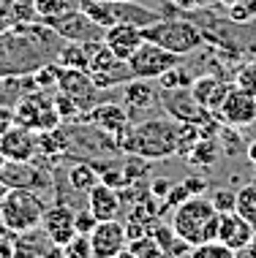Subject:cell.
<instances>
[{"mask_svg": "<svg viewBox=\"0 0 256 258\" xmlns=\"http://www.w3.org/2000/svg\"><path fill=\"white\" fill-rule=\"evenodd\" d=\"M14 122H17V114H14V109L0 106V134H6V131H9Z\"/></svg>", "mask_w": 256, "mask_h": 258, "instance_id": "f6af8a7d", "label": "cell"}, {"mask_svg": "<svg viewBox=\"0 0 256 258\" xmlns=\"http://www.w3.org/2000/svg\"><path fill=\"white\" fill-rule=\"evenodd\" d=\"M58 66L63 68H77V71H87L90 68V49L87 44H77V41H66L58 52Z\"/></svg>", "mask_w": 256, "mask_h": 258, "instance_id": "f1b7e54d", "label": "cell"}, {"mask_svg": "<svg viewBox=\"0 0 256 258\" xmlns=\"http://www.w3.org/2000/svg\"><path fill=\"white\" fill-rule=\"evenodd\" d=\"M98 226V218H95L90 209H77L74 212V228H77V234H93V228Z\"/></svg>", "mask_w": 256, "mask_h": 258, "instance_id": "b9f144b4", "label": "cell"}, {"mask_svg": "<svg viewBox=\"0 0 256 258\" xmlns=\"http://www.w3.org/2000/svg\"><path fill=\"white\" fill-rule=\"evenodd\" d=\"M191 193H188V187H185L183 182H177V185H172L169 187V193L164 196V204H167V209H175V207H180L185 199H188Z\"/></svg>", "mask_w": 256, "mask_h": 258, "instance_id": "7bdbcfd3", "label": "cell"}, {"mask_svg": "<svg viewBox=\"0 0 256 258\" xmlns=\"http://www.w3.org/2000/svg\"><path fill=\"white\" fill-rule=\"evenodd\" d=\"M44 199L36 190H25V187H9L3 204H0V226L6 228L11 236L25 234L30 228L41 226L44 218Z\"/></svg>", "mask_w": 256, "mask_h": 258, "instance_id": "277c9868", "label": "cell"}, {"mask_svg": "<svg viewBox=\"0 0 256 258\" xmlns=\"http://www.w3.org/2000/svg\"><path fill=\"white\" fill-rule=\"evenodd\" d=\"M216 117L221 122L232 125V128H248V125L256 122V95L232 85Z\"/></svg>", "mask_w": 256, "mask_h": 258, "instance_id": "7c38bea8", "label": "cell"}, {"mask_svg": "<svg viewBox=\"0 0 256 258\" xmlns=\"http://www.w3.org/2000/svg\"><path fill=\"white\" fill-rule=\"evenodd\" d=\"M123 255H131V258H161V247H158V242L153 239L150 234H144L139 236V239H134V242H128L126 250H123Z\"/></svg>", "mask_w": 256, "mask_h": 258, "instance_id": "1f68e13d", "label": "cell"}, {"mask_svg": "<svg viewBox=\"0 0 256 258\" xmlns=\"http://www.w3.org/2000/svg\"><path fill=\"white\" fill-rule=\"evenodd\" d=\"M156 82H158V90H183V87L193 85V74L183 66V62H177L169 71H164Z\"/></svg>", "mask_w": 256, "mask_h": 258, "instance_id": "f546056e", "label": "cell"}, {"mask_svg": "<svg viewBox=\"0 0 256 258\" xmlns=\"http://www.w3.org/2000/svg\"><path fill=\"white\" fill-rule=\"evenodd\" d=\"M158 103H161V109L177 122L204 125V122L216 120V114H210L202 103L193 98L188 87H183V90H158Z\"/></svg>", "mask_w": 256, "mask_h": 258, "instance_id": "30bf717a", "label": "cell"}, {"mask_svg": "<svg viewBox=\"0 0 256 258\" xmlns=\"http://www.w3.org/2000/svg\"><path fill=\"white\" fill-rule=\"evenodd\" d=\"M218 155H221V142H218V136H199L196 144L188 150L185 160H188L193 169L207 171V169H213V166L218 163Z\"/></svg>", "mask_w": 256, "mask_h": 258, "instance_id": "484cf974", "label": "cell"}, {"mask_svg": "<svg viewBox=\"0 0 256 258\" xmlns=\"http://www.w3.org/2000/svg\"><path fill=\"white\" fill-rule=\"evenodd\" d=\"M234 212L240 218H245L251 226H256V182H248L243 187H237V204Z\"/></svg>", "mask_w": 256, "mask_h": 258, "instance_id": "4dcf8cb0", "label": "cell"}, {"mask_svg": "<svg viewBox=\"0 0 256 258\" xmlns=\"http://www.w3.org/2000/svg\"><path fill=\"white\" fill-rule=\"evenodd\" d=\"M38 152L41 158L49 160V166H55V160L68 155V131L66 125H58V128L49 131H38Z\"/></svg>", "mask_w": 256, "mask_h": 258, "instance_id": "cb8c5ba5", "label": "cell"}, {"mask_svg": "<svg viewBox=\"0 0 256 258\" xmlns=\"http://www.w3.org/2000/svg\"><path fill=\"white\" fill-rule=\"evenodd\" d=\"M66 258H93V245H90V236L87 234H77L71 242L63 247Z\"/></svg>", "mask_w": 256, "mask_h": 258, "instance_id": "f35d334b", "label": "cell"}, {"mask_svg": "<svg viewBox=\"0 0 256 258\" xmlns=\"http://www.w3.org/2000/svg\"><path fill=\"white\" fill-rule=\"evenodd\" d=\"M0 179L9 187H25V190H52L55 179H52V169L38 166L36 160H3L0 166Z\"/></svg>", "mask_w": 256, "mask_h": 258, "instance_id": "ba28073f", "label": "cell"}, {"mask_svg": "<svg viewBox=\"0 0 256 258\" xmlns=\"http://www.w3.org/2000/svg\"><path fill=\"white\" fill-rule=\"evenodd\" d=\"M6 193H9V185L0 179V204H3V199H6Z\"/></svg>", "mask_w": 256, "mask_h": 258, "instance_id": "816d5d0a", "label": "cell"}, {"mask_svg": "<svg viewBox=\"0 0 256 258\" xmlns=\"http://www.w3.org/2000/svg\"><path fill=\"white\" fill-rule=\"evenodd\" d=\"M52 103H55V109H58V114H60V120H63V122L79 120L82 111H79V106H77V103H74L71 98H68L66 93H58V95L52 98Z\"/></svg>", "mask_w": 256, "mask_h": 258, "instance_id": "ab89813d", "label": "cell"}, {"mask_svg": "<svg viewBox=\"0 0 256 258\" xmlns=\"http://www.w3.org/2000/svg\"><path fill=\"white\" fill-rule=\"evenodd\" d=\"M172 3H175L177 9H185V11H188V9H196L199 0H172Z\"/></svg>", "mask_w": 256, "mask_h": 258, "instance_id": "7dc6e473", "label": "cell"}, {"mask_svg": "<svg viewBox=\"0 0 256 258\" xmlns=\"http://www.w3.org/2000/svg\"><path fill=\"white\" fill-rule=\"evenodd\" d=\"M245 155H248V160H251V163H256V139L245 147Z\"/></svg>", "mask_w": 256, "mask_h": 258, "instance_id": "681fc988", "label": "cell"}, {"mask_svg": "<svg viewBox=\"0 0 256 258\" xmlns=\"http://www.w3.org/2000/svg\"><path fill=\"white\" fill-rule=\"evenodd\" d=\"M41 228L46 231V236L55 242L58 247H66L68 242L77 236V228H74V209L58 201V204L44 209V218H41Z\"/></svg>", "mask_w": 256, "mask_h": 258, "instance_id": "2e32d148", "label": "cell"}, {"mask_svg": "<svg viewBox=\"0 0 256 258\" xmlns=\"http://www.w3.org/2000/svg\"><path fill=\"white\" fill-rule=\"evenodd\" d=\"M120 207H123V196H120V190H117V187L104 185V182H98L95 187H90V193H87V209L98 220L117 218V215H120Z\"/></svg>", "mask_w": 256, "mask_h": 258, "instance_id": "7402d4cb", "label": "cell"}, {"mask_svg": "<svg viewBox=\"0 0 256 258\" xmlns=\"http://www.w3.org/2000/svg\"><path fill=\"white\" fill-rule=\"evenodd\" d=\"M199 3H221V6H226V9H229L234 0H199Z\"/></svg>", "mask_w": 256, "mask_h": 258, "instance_id": "f907efd6", "label": "cell"}, {"mask_svg": "<svg viewBox=\"0 0 256 258\" xmlns=\"http://www.w3.org/2000/svg\"><path fill=\"white\" fill-rule=\"evenodd\" d=\"M213 201V207L218 209L221 215L224 212H234V204H237V190H229V187H216V190H210V196H207Z\"/></svg>", "mask_w": 256, "mask_h": 258, "instance_id": "74e56055", "label": "cell"}, {"mask_svg": "<svg viewBox=\"0 0 256 258\" xmlns=\"http://www.w3.org/2000/svg\"><path fill=\"white\" fill-rule=\"evenodd\" d=\"M123 103L134 111H147L153 103H158V90L150 85V79H131L123 90Z\"/></svg>", "mask_w": 256, "mask_h": 258, "instance_id": "d4e9b609", "label": "cell"}, {"mask_svg": "<svg viewBox=\"0 0 256 258\" xmlns=\"http://www.w3.org/2000/svg\"><path fill=\"white\" fill-rule=\"evenodd\" d=\"M58 90L66 93L68 98L79 106V111H87L98 103V87L93 85L87 71H77V68H63L60 66V79Z\"/></svg>", "mask_w": 256, "mask_h": 258, "instance_id": "4fadbf2b", "label": "cell"}, {"mask_svg": "<svg viewBox=\"0 0 256 258\" xmlns=\"http://www.w3.org/2000/svg\"><path fill=\"white\" fill-rule=\"evenodd\" d=\"M240 255H253L256 258V226H253V236H251V245H248Z\"/></svg>", "mask_w": 256, "mask_h": 258, "instance_id": "c3c4849f", "label": "cell"}, {"mask_svg": "<svg viewBox=\"0 0 256 258\" xmlns=\"http://www.w3.org/2000/svg\"><path fill=\"white\" fill-rule=\"evenodd\" d=\"M14 114H17L19 125H25V128H30V131H49V128H58V125L63 122L58 114V109H55V103L41 98L38 93L19 98Z\"/></svg>", "mask_w": 256, "mask_h": 258, "instance_id": "8fae6325", "label": "cell"}, {"mask_svg": "<svg viewBox=\"0 0 256 258\" xmlns=\"http://www.w3.org/2000/svg\"><path fill=\"white\" fill-rule=\"evenodd\" d=\"M0 152L6 160H33L38 155L36 131L14 122L6 134H0Z\"/></svg>", "mask_w": 256, "mask_h": 258, "instance_id": "9a60e30c", "label": "cell"}, {"mask_svg": "<svg viewBox=\"0 0 256 258\" xmlns=\"http://www.w3.org/2000/svg\"><path fill=\"white\" fill-rule=\"evenodd\" d=\"M104 44L112 49L117 57L128 60L139 46L144 44V36H142V27L136 25H128V22H115L112 27H107L104 33Z\"/></svg>", "mask_w": 256, "mask_h": 258, "instance_id": "ffe728a7", "label": "cell"}, {"mask_svg": "<svg viewBox=\"0 0 256 258\" xmlns=\"http://www.w3.org/2000/svg\"><path fill=\"white\" fill-rule=\"evenodd\" d=\"M253 169H256V163H253Z\"/></svg>", "mask_w": 256, "mask_h": 258, "instance_id": "db71d44e", "label": "cell"}, {"mask_svg": "<svg viewBox=\"0 0 256 258\" xmlns=\"http://www.w3.org/2000/svg\"><path fill=\"white\" fill-rule=\"evenodd\" d=\"M234 87L256 95V60L253 62H243V66L237 68V74H234Z\"/></svg>", "mask_w": 256, "mask_h": 258, "instance_id": "8d00e7d4", "label": "cell"}, {"mask_svg": "<svg viewBox=\"0 0 256 258\" xmlns=\"http://www.w3.org/2000/svg\"><path fill=\"white\" fill-rule=\"evenodd\" d=\"M14 255H63V247H58L46 236L44 228H30L25 234H14Z\"/></svg>", "mask_w": 256, "mask_h": 258, "instance_id": "44dd1931", "label": "cell"}, {"mask_svg": "<svg viewBox=\"0 0 256 258\" xmlns=\"http://www.w3.org/2000/svg\"><path fill=\"white\" fill-rule=\"evenodd\" d=\"M38 19H49V17H60V14L77 9V0H33Z\"/></svg>", "mask_w": 256, "mask_h": 258, "instance_id": "836d02e7", "label": "cell"}, {"mask_svg": "<svg viewBox=\"0 0 256 258\" xmlns=\"http://www.w3.org/2000/svg\"><path fill=\"white\" fill-rule=\"evenodd\" d=\"M226 19L232 25H251L256 19V0H234L226 9Z\"/></svg>", "mask_w": 256, "mask_h": 258, "instance_id": "d6a6232c", "label": "cell"}, {"mask_svg": "<svg viewBox=\"0 0 256 258\" xmlns=\"http://www.w3.org/2000/svg\"><path fill=\"white\" fill-rule=\"evenodd\" d=\"M191 255L193 258H232L234 250L226 247L224 242L216 236V239H207V242H202V245H193L191 247Z\"/></svg>", "mask_w": 256, "mask_h": 258, "instance_id": "e575fe53", "label": "cell"}, {"mask_svg": "<svg viewBox=\"0 0 256 258\" xmlns=\"http://www.w3.org/2000/svg\"><path fill=\"white\" fill-rule=\"evenodd\" d=\"M180 62V54L164 49V46L153 44V41H144V44L128 57V68L134 79H158L164 71H169L172 66Z\"/></svg>", "mask_w": 256, "mask_h": 258, "instance_id": "9c48e42d", "label": "cell"}, {"mask_svg": "<svg viewBox=\"0 0 256 258\" xmlns=\"http://www.w3.org/2000/svg\"><path fill=\"white\" fill-rule=\"evenodd\" d=\"M126 223L117 218L112 220H98V226L90 234V245H93V258H115L123 255L126 250Z\"/></svg>", "mask_w": 256, "mask_h": 258, "instance_id": "5bb4252c", "label": "cell"}, {"mask_svg": "<svg viewBox=\"0 0 256 258\" xmlns=\"http://www.w3.org/2000/svg\"><path fill=\"white\" fill-rule=\"evenodd\" d=\"M169 187H172V182L161 177V179H153V182H150V193H153V196H158V199L164 201V196L169 193Z\"/></svg>", "mask_w": 256, "mask_h": 258, "instance_id": "bcb514c9", "label": "cell"}, {"mask_svg": "<svg viewBox=\"0 0 256 258\" xmlns=\"http://www.w3.org/2000/svg\"><path fill=\"white\" fill-rule=\"evenodd\" d=\"M68 131V155L66 158H85V160H98L107 155H115L117 144L115 136H109L107 131L95 128V125H79L74 120L71 125H66Z\"/></svg>", "mask_w": 256, "mask_h": 258, "instance_id": "8992f818", "label": "cell"}, {"mask_svg": "<svg viewBox=\"0 0 256 258\" xmlns=\"http://www.w3.org/2000/svg\"><path fill=\"white\" fill-rule=\"evenodd\" d=\"M142 36H144V41H153V44L180 54V57H185V54H191L193 49H199L202 41H204V36H202V30H199L196 22L167 19V17H161L150 27H142Z\"/></svg>", "mask_w": 256, "mask_h": 258, "instance_id": "5b68a950", "label": "cell"}, {"mask_svg": "<svg viewBox=\"0 0 256 258\" xmlns=\"http://www.w3.org/2000/svg\"><path fill=\"white\" fill-rule=\"evenodd\" d=\"M218 220H221V212L213 207V201L207 196H188L180 207H175L172 228L193 247L207 239H216Z\"/></svg>", "mask_w": 256, "mask_h": 258, "instance_id": "3957f363", "label": "cell"}, {"mask_svg": "<svg viewBox=\"0 0 256 258\" xmlns=\"http://www.w3.org/2000/svg\"><path fill=\"white\" fill-rule=\"evenodd\" d=\"M218 139H224V147H221V150H226L229 155H237V152L243 150V139H240L237 128H232V125H226V122L221 125Z\"/></svg>", "mask_w": 256, "mask_h": 258, "instance_id": "60d3db41", "label": "cell"}, {"mask_svg": "<svg viewBox=\"0 0 256 258\" xmlns=\"http://www.w3.org/2000/svg\"><path fill=\"white\" fill-rule=\"evenodd\" d=\"M14 3H19V6H30L33 0H14Z\"/></svg>", "mask_w": 256, "mask_h": 258, "instance_id": "f5cc1de1", "label": "cell"}, {"mask_svg": "<svg viewBox=\"0 0 256 258\" xmlns=\"http://www.w3.org/2000/svg\"><path fill=\"white\" fill-rule=\"evenodd\" d=\"M218 239L224 242L226 247L234 250V255H240L243 250L251 245V236H253V226L245 218H240L237 212H224L218 220Z\"/></svg>", "mask_w": 256, "mask_h": 258, "instance_id": "d6986e66", "label": "cell"}, {"mask_svg": "<svg viewBox=\"0 0 256 258\" xmlns=\"http://www.w3.org/2000/svg\"><path fill=\"white\" fill-rule=\"evenodd\" d=\"M117 152H136L150 160H164L177 155V120H164V117H153L139 125L128 122L115 134Z\"/></svg>", "mask_w": 256, "mask_h": 258, "instance_id": "7a4b0ae2", "label": "cell"}, {"mask_svg": "<svg viewBox=\"0 0 256 258\" xmlns=\"http://www.w3.org/2000/svg\"><path fill=\"white\" fill-rule=\"evenodd\" d=\"M112 9H115V17L117 22H128V25H136V27H150L153 22L164 17L161 11H150L139 6L136 0H112Z\"/></svg>", "mask_w": 256, "mask_h": 258, "instance_id": "603a6c76", "label": "cell"}, {"mask_svg": "<svg viewBox=\"0 0 256 258\" xmlns=\"http://www.w3.org/2000/svg\"><path fill=\"white\" fill-rule=\"evenodd\" d=\"M199 136H202V134H199V125H193V122H177V155L180 158L188 155V150L196 144Z\"/></svg>", "mask_w": 256, "mask_h": 258, "instance_id": "d590c367", "label": "cell"}, {"mask_svg": "<svg viewBox=\"0 0 256 258\" xmlns=\"http://www.w3.org/2000/svg\"><path fill=\"white\" fill-rule=\"evenodd\" d=\"M147 234L158 242V247H161L164 255H191V245L183 239V236H177V231L172 226L156 223L153 228L147 226Z\"/></svg>", "mask_w": 256, "mask_h": 258, "instance_id": "4316f807", "label": "cell"}, {"mask_svg": "<svg viewBox=\"0 0 256 258\" xmlns=\"http://www.w3.org/2000/svg\"><path fill=\"white\" fill-rule=\"evenodd\" d=\"M98 182H101V174L93 166V160H79V163H74L71 171H68V185L77 193H82L85 199H87L90 187H95Z\"/></svg>", "mask_w": 256, "mask_h": 258, "instance_id": "83f0119b", "label": "cell"}, {"mask_svg": "<svg viewBox=\"0 0 256 258\" xmlns=\"http://www.w3.org/2000/svg\"><path fill=\"white\" fill-rule=\"evenodd\" d=\"M60 36H55L49 25L38 19V25H22L0 33V79L27 76L38 66L58 57Z\"/></svg>", "mask_w": 256, "mask_h": 258, "instance_id": "6da1fadb", "label": "cell"}, {"mask_svg": "<svg viewBox=\"0 0 256 258\" xmlns=\"http://www.w3.org/2000/svg\"><path fill=\"white\" fill-rule=\"evenodd\" d=\"M41 22L49 25L63 41H77V44L104 41V33H107V27H101L98 22H93V19H90L79 6H77V9H71V11H66V14H60V17L41 19Z\"/></svg>", "mask_w": 256, "mask_h": 258, "instance_id": "52a82bcc", "label": "cell"}, {"mask_svg": "<svg viewBox=\"0 0 256 258\" xmlns=\"http://www.w3.org/2000/svg\"><path fill=\"white\" fill-rule=\"evenodd\" d=\"M79 120L82 122H90V125H95V128H101V131H107L109 136H115L120 128H126V125L131 122V117H128V111L120 106V103H112V101H98L93 109H87V111H82L79 114Z\"/></svg>", "mask_w": 256, "mask_h": 258, "instance_id": "ac0fdd59", "label": "cell"}, {"mask_svg": "<svg viewBox=\"0 0 256 258\" xmlns=\"http://www.w3.org/2000/svg\"><path fill=\"white\" fill-rule=\"evenodd\" d=\"M232 85L234 82H226L224 76L204 74V76H193V85L188 90H191L193 98L210 111V114H218L221 103H224V98H226V93L232 90Z\"/></svg>", "mask_w": 256, "mask_h": 258, "instance_id": "e0dca14e", "label": "cell"}, {"mask_svg": "<svg viewBox=\"0 0 256 258\" xmlns=\"http://www.w3.org/2000/svg\"><path fill=\"white\" fill-rule=\"evenodd\" d=\"M183 185L188 187L191 196H202V193L207 190V179L202 177V171H196L193 177H185V179H183Z\"/></svg>", "mask_w": 256, "mask_h": 258, "instance_id": "ee69618b", "label": "cell"}]
</instances>
